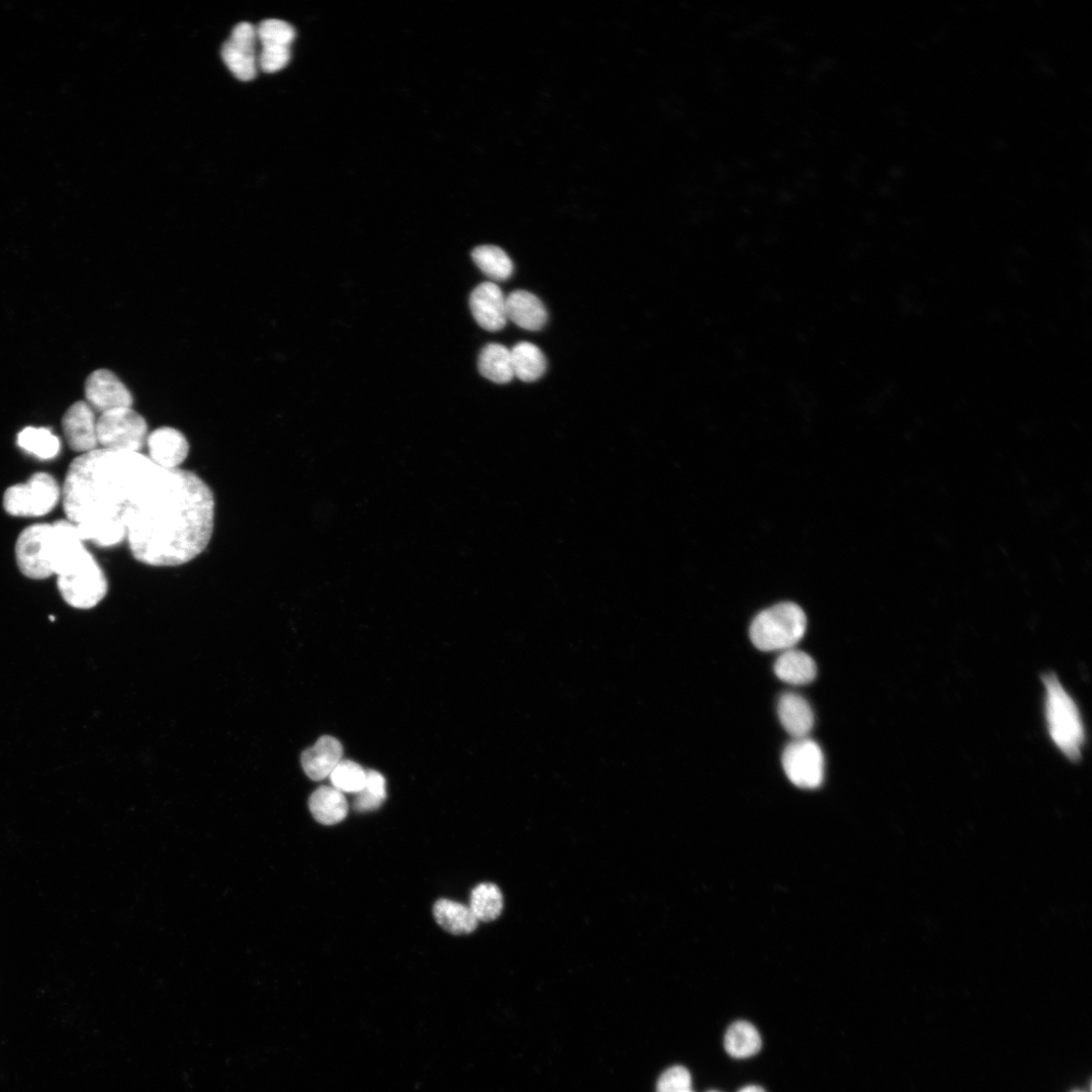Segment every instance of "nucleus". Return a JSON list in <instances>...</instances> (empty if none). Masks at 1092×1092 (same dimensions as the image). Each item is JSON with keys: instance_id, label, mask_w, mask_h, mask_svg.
I'll use <instances>...</instances> for the list:
<instances>
[{"instance_id": "nucleus-21", "label": "nucleus", "mask_w": 1092, "mask_h": 1092, "mask_svg": "<svg viewBox=\"0 0 1092 1092\" xmlns=\"http://www.w3.org/2000/svg\"><path fill=\"white\" fill-rule=\"evenodd\" d=\"M724 1048L727 1054L734 1058H750L760 1052L762 1039L752 1024L745 1021L736 1022L725 1034Z\"/></svg>"}, {"instance_id": "nucleus-31", "label": "nucleus", "mask_w": 1092, "mask_h": 1092, "mask_svg": "<svg viewBox=\"0 0 1092 1092\" xmlns=\"http://www.w3.org/2000/svg\"><path fill=\"white\" fill-rule=\"evenodd\" d=\"M363 789L383 800L387 798L386 779L382 774L377 771L367 772L366 786H364Z\"/></svg>"}, {"instance_id": "nucleus-7", "label": "nucleus", "mask_w": 1092, "mask_h": 1092, "mask_svg": "<svg viewBox=\"0 0 1092 1092\" xmlns=\"http://www.w3.org/2000/svg\"><path fill=\"white\" fill-rule=\"evenodd\" d=\"M782 764L789 780L799 788L815 789L824 782V753L807 738L795 740L785 749Z\"/></svg>"}, {"instance_id": "nucleus-18", "label": "nucleus", "mask_w": 1092, "mask_h": 1092, "mask_svg": "<svg viewBox=\"0 0 1092 1092\" xmlns=\"http://www.w3.org/2000/svg\"><path fill=\"white\" fill-rule=\"evenodd\" d=\"M433 914L437 924L453 935L471 934L479 924L470 906L448 899L438 900Z\"/></svg>"}, {"instance_id": "nucleus-10", "label": "nucleus", "mask_w": 1092, "mask_h": 1092, "mask_svg": "<svg viewBox=\"0 0 1092 1092\" xmlns=\"http://www.w3.org/2000/svg\"><path fill=\"white\" fill-rule=\"evenodd\" d=\"M86 403L102 414L114 410L133 408L134 398L118 376L106 369L91 373L84 386Z\"/></svg>"}, {"instance_id": "nucleus-34", "label": "nucleus", "mask_w": 1092, "mask_h": 1092, "mask_svg": "<svg viewBox=\"0 0 1092 1092\" xmlns=\"http://www.w3.org/2000/svg\"><path fill=\"white\" fill-rule=\"evenodd\" d=\"M708 1092H719V1091L712 1090V1091H708Z\"/></svg>"}, {"instance_id": "nucleus-5", "label": "nucleus", "mask_w": 1092, "mask_h": 1092, "mask_svg": "<svg viewBox=\"0 0 1092 1092\" xmlns=\"http://www.w3.org/2000/svg\"><path fill=\"white\" fill-rule=\"evenodd\" d=\"M148 435L147 421L133 408L114 410L98 418L100 448L141 452Z\"/></svg>"}, {"instance_id": "nucleus-12", "label": "nucleus", "mask_w": 1092, "mask_h": 1092, "mask_svg": "<svg viewBox=\"0 0 1092 1092\" xmlns=\"http://www.w3.org/2000/svg\"><path fill=\"white\" fill-rule=\"evenodd\" d=\"M470 306L475 320L483 329L497 332L506 326V297L496 284L478 286L471 295Z\"/></svg>"}, {"instance_id": "nucleus-16", "label": "nucleus", "mask_w": 1092, "mask_h": 1092, "mask_svg": "<svg viewBox=\"0 0 1092 1092\" xmlns=\"http://www.w3.org/2000/svg\"><path fill=\"white\" fill-rule=\"evenodd\" d=\"M778 715L785 731L795 740L806 738L814 725L809 703L795 693H786L780 698Z\"/></svg>"}, {"instance_id": "nucleus-33", "label": "nucleus", "mask_w": 1092, "mask_h": 1092, "mask_svg": "<svg viewBox=\"0 0 1092 1092\" xmlns=\"http://www.w3.org/2000/svg\"><path fill=\"white\" fill-rule=\"evenodd\" d=\"M685 1092H693V1090H692V1089H689V1090H687V1091H685Z\"/></svg>"}, {"instance_id": "nucleus-27", "label": "nucleus", "mask_w": 1092, "mask_h": 1092, "mask_svg": "<svg viewBox=\"0 0 1092 1092\" xmlns=\"http://www.w3.org/2000/svg\"><path fill=\"white\" fill-rule=\"evenodd\" d=\"M258 41L262 47L266 46H288L296 38V31L292 25L281 20H266L256 28Z\"/></svg>"}, {"instance_id": "nucleus-19", "label": "nucleus", "mask_w": 1092, "mask_h": 1092, "mask_svg": "<svg viewBox=\"0 0 1092 1092\" xmlns=\"http://www.w3.org/2000/svg\"><path fill=\"white\" fill-rule=\"evenodd\" d=\"M774 670L779 679L791 685H807L817 674L814 660L797 650L784 651L777 659Z\"/></svg>"}, {"instance_id": "nucleus-1", "label": "nucleus", "mask_w": 1092, "mask_h": 1092, "mask_svg": "<svg viewBox=\"0 0 1092 1092\" xmlns=\"http://www.w3.org/2000/svg\"><path fill=\"white\" fill-rule=\"evenodd\" d=\"M67 519L99 548L128 543L150 567L191 563L208 548L216 500L197 474L169 470L141 452L98 448L70 465L62 491Z\"/></svg>"}, {"instance_id": "nucleus-24", "label": "nucleus", "mask_w": 1092, "mask_h": 1092, "mask_svg": "<svg viewBox=\"0 0 1092 1092\" xmlns=\"http://www.w3.org/2000/svg\"><path fill=\"white\" fill-rule=\"evenodd\" d=\"M18 445L44 461L53 460L61 449L59 438L50 429L26 427L18 435Z\"/></svg>"}, {"instance_id": "nucleus-26", "label": "nucleus", "mask_w": 1092, "mask_h": 1092, "mask_svg": "<svg viewBox=\"0 0 1092 1092\" xmlns=\"http://www.w3.org/2000/svg\"><path fill=\"white\" fill-rule=\"evenodd\" d=\"M330 780L342 793L357 794L366 786L367 772L352 761L342 760L332 772Z\"/></svg>"}, {"instance_id": "nucleus-29", "label": "nucleus", "mask_w": 1092, "mask_h": 1092, "mask_svg": "<svg viewBox=\"0 0 1092 1092\" xmlns=\"http://www.w3.org/2000/svg\"><path fill=\"white\" fill-rule=\"evenodd\" d=\"M691 1074L685 1067L674 1066L659 1079L657 1092H685L691 1089Z\"/></svg>"}, {"instance_id": "nucleus-3", "label": "nucleus", "mask_w": 1092, "mask_h": 1092, "mask_svg": "<svg viewBox=\"0 0 1092 1092\" xmlns=\"http://www.w3.org/2000/svg\"><path fill=\"white\" fill-rule=\"evenodd\" d=\"M807 626L803 610L794 603H780L764 610L753 620L750 636L763 652L787 651L802 639Z\"/></svg>"}, {"instance_id": "nucleus-28", "label": "nucleus", "mask_w": 1092, "mask_h": 1092, "mask_svg": "<svg viewBox=\"0 0 1092 1092\" xmlns=\"http://www.w3.org/2000/svg\"><path fill=\"white\" fill-rule=\"evenodd\" d=\"M291 48L288 46H266L258 58V65L267 73L284 69L291 61Z\"/></svg>"}, {"instance_id": "nucleus-13", "label": "nucleus", "mask_w": 1092, "mask_h": 1092, "mask_svg": "<svg viewBox=\"0 0 1092 1092\" xmlns=\"http://www.w3.org/2000/svg\"><path fill=\"white\" fill-rule=\"evenodd\" d=\"M146 446L148 457L169 470L179 469L190 453V443L185 434L172 427H160L149 433Z\"/></svg>"}, {"instance_id": "nucleus-6", "label": "nucleus", "mask_w": 1092, "mask_h": 1092, "mask_svg": "<svg viewBox=\"0 0 1092 1092\" xmlns=\"http://www.w3.org/2000/svg\"><path fill=\"white\" fill-rule=\"evenodd\" d=\"M51 524L39 523L24 529L16 543V560L21 573L32 580L54 576L50 561Z\"/></svg>"}, {"instance_id": "nucleus-15", "label": "nucleus", "mask_w": 1092, "mask_h": 1092, "mask_svg": "<svg viewBox=\"0 0 1092 1092\" xmlns=\"http://www.w3.org/2000/svg\"><path fill=\"white\" fill-rule=\"evenodd\" d=\"M506 311L508 320L528 331H538L548 322L549 314L542 302L526 291L506 297Z\"/></svg>"}, {"instance_id": "nucleus-22", "label": "nucleus", "mask_w": 1092, "mask_h": 1092, "mask_svg": "<svg viewBox=\"0 0 1092 1092\" xmlns=\"http://www.w3.org/2000/svg\"><path fill=\"white\" fill-rule=\"evenodd\" d=\"M514 377L522 382L532 383L545 373L548 362L542 351L534 344L520 342L511 350Z\"/></svg>"}, {"instance_id": "nucleus-32", "label": "nucleus", "mask_w": 1092, "mask_h": 1092, "mask_svg": "<svg viewBox=\"0 0 1092 1092\" xmlns=\"http://www.w3.org/2000/svg\"><path fill=\"white\" fill-rule=\"evenodd\" d=\"M739 1092H766V1090L758 1085H749L742 1088Z\"/></svg>"}, {"instance_id": "nucleus-14", "label": "nucleus", "mask_w": 1092, "mask_h": 1092, "mask_svg": "<svg viewBox=\"0 0 1092 1092\" xmlns=\"http://www.w3.org/2000/svg\"><path fill=\"white\" fill-rule=\"evenodd\" d=\"M343 747L333 737H322L313 748L302 755V766L307 776L314 781H322L330 777L332 772L342 761Z\"/></svg>"}, {"instance_id": "nucleus-11", "label": "nucleus", "mask_w": 1092, "mask_h": 1092, "mask_svg": "<svg viewBox=\"0 0 1092 1092\" xmlns=\"http://www.w3.org/2000/svg\"><path fill=\"white\" fill-rule=\"evenodd\" d=\"M62 429L72 450L84 454L100 448L96 412L85 401H78L67 409Z\"/></svg>"}, {"instance_id": "nucleus-25", "label": "nucleus", "mask_w": 1092, "mask_h": 1092, "mask_svg": "<svg viewBox=\"0 0 1092 1092\" xmlns=\"http://www.w3.org/2000/svg\"><path fill=\"white\" fill-rule=\"evenodd\" d=\"M470 908L479 922L495 921L502 913L503 895L495 884H480L472 892Z\"/></svg>"}, {"instance_id": "nucleus-9", "label": "nucleus", "mask_w": 1092, "mask_h": 1092, "mask_svg": "<svg viewBox=\"0 0 1092 1092\" xmlns=\"http://www.w3.org/2000/svg\"><path fill=\"white\" fill-rule=\"evenodd\" d=\"M257 41L256 28L249 23H240L233 29L230 39L223 45L222 58L225 64L241 81H251L256 77Z\"/></svg>"}, {"instance_id": "nucleus-2", "label": "nucleus", "mask_w": 1092, "mask_h": 1092, "mask_svg": "<svg viewBox=\"0 0 1092 1092\" xmlns=\"http://www.w3.org/2000/svg\"><path fill=\"white\" fill-rule=\"evenodd\" d=\"M1046 732L1059 752L1071 763L1082 760L1086 728L1074 698L1053 672L1042 675Z\"/></svg>"}, {"instance_id": "nucleus-8", "label": "nucleus", "mask_w": 1092, "mask_h": 1092, "mask_svg": "<svg viewBox=\"0 0 1092 1092\" xmlns=\"http://www.w3.org/2000/svg\"><path fill=\"white\" fill-rule=\"evenodd\" d=\"M57 587L64 601L76 609H91L108 594L109 583L98 562L70 575L58 576Z\"/></svg>"}, {"instance_id": "nucleus-4", "label": "nucleus", "mask_w": 1092, "mask_h": 1092, "mask_svg": "<svg viewBox=\"0 0 1092 1092\" xmlns=\"http://www.w3.org/2000/svg\"><path fill=\"white\" fill-rule=\"evenodd\" d=\"M62 491L47 473H37L27 483L10 487L4 495V508L14 517H42L59 503Z\"/></svg>"}, {"instance_id": "nucleus-30", "label": "nucleus", "mask_w": 1092, "mask_h": 1092, "mask_svg": "<svg viewBox=\"0 0 1092 1092\" xmlns=\"http://www.w3.org/2000/svg\"><path fill=\"white\" fill-rule=\"evenodd\" d=\"M355 795L356 797L353 802V807L359 812L376 810L380 808L385 801L364 789Z\"/></svg>"}, {"instance_id": "nucleus-23", "label": "nucleus", "mask_w": 1092, "mask_h": 1092, "mask_svg": "<svg viewBox=\"0 0 1092 1092\" xmlns=\"http://www.w3.org/2000/svg\"><path fill=\"white\" fill-rule=\"evenodd\" d=\"M472 257L481 271L493 281L504 282L511 278L514 265L503 250L493 245L479 246Z\"/></svg>"}, {"instance_id": "nucleus-20", "label": "nucleus", "mask_w": 1092, "mask_h": 1092, "mask_svg": "<svg viewBox=\"0 0 1092 1092\" xmlns=\"http://www.w3.org/2000/svg\"><path fill=\"white\" fill-rule=\"evenodd\" d=\"M479 370L483 377L493 383H510L514 378L511 350L500 344L487 345L479 357Z\"/></svg>"}, {"instance_id": "nucleus-17", "label": "nucleus", "mask_w": 1092, "mask_h": 1092, "mask_svg": "<svg viewBox=\"0 0 1092 1092\" xmlns=\"http://www.w3.org/2000/svg\"><path fill=\"white\" fill-rule=\"evenodd\" d=\"M309 806L316 821L325 826L341 823L349 808L344 794L329 786L317 789L310 797Z\"/></svg>"}]
</instances>
